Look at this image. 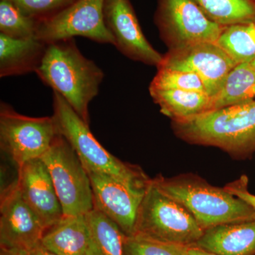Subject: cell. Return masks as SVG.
<instances>
[{
  "mask_svg": "<svg viewBox=\"0 0 255 255\" xmlns=\"http://www.w3.org/2000/svg\"><path fill=\"white\" fill-rule=\"evenodd\" d=\"M90 124L89 106L98 95L105 73L79 49L75 38L49 43L36 73Z\"/></svg>",
  "mask_w": 255,
  "mask_h": 255,
  "instance_id": "1",
  "label": "cell"
},
{
  "mask_svg": "<svg viewBox=\"0 0 255 255\" xmlns=\"http://www.w3.org/2000/svg\"><path fill=\"white\" fill-rule=\"evenodd\" d=\"M172 127L184 141L219 147L233 158L247 159L255 151V100L172 122Z\"/></svg>",
  "mask_w": 255,
  "mask_h": 255,
  "instance_id": "2",
  "label": "cell"
},
{
  "mask_svg": "<svg viewBox=\"0 0 255 255\" xmlns=\"http://www.w3.org/2000/svg\"><path fill=\"white\" fill-rule=\"evenodd\" d=\"M152 181L159 190L184 206L204 231L220 225L255 220L253 207L196 174L158 175Z\"/></svg>",
  "mask_w": 255,
  "mask_h": 255,
  "instance_id": "3",
  "label": "cell"
},
{
  "mask_svg": "<svg viewBox=\"0 0 255 255\" xmlns=\"http://www.w3.org/2000/svg\"><path fill=\"white\" fill-rule=\"evenodd\" d=\"M53 114L57 132L69 142L87 171L108 174L124 182L146 187L150 177L139 166L126 163L108 152L63 97L53 91Z\"/></svg>",
  "mask_w": 255,
  "mask_h": 255,
  "instance_id": "4",
  "label": "cell"
},
{
  "mask_svg": "<svg viewBox=\"0 0 255 255\" xmlns=\"http://www.w3.org/2000/svg\"><path fill=\"white\" fill-rule=\"evenodd\" d=\"M204 233L187 209L159 190L151 179L139 209L133 236L189 246L195 245Z\"/></svg>",
  "mask_w": 255,
  "mask_h": 255,
  "instance_id": "5",
  "label": "cell"
},
{
  "mask_svg": "<svg viewBox=\"0 0 255 255\" xmlns=\"http://www.w3.org/2000/svg\"><path fill=\"white\" fill-rule=\"evenodd\" d=\"M41 159L49 172L64 216H83L94 209L88 172L62 135H57Z\"/></svg>",
  "mask_w": 255,
  "mask_h": 255,
  "instance_id": "6",
  "label": "cell"
},
{
  "mask_svg": "<svg viewBox=\"0 0 255 255\" xmlns=\"http://www.w3.org/2000/svg\"><path fill=\"white\" fill-rule=\"evenodd\" d=\"M58 134L53 117H27L0 103V148L17 167L41 158Z\"/></svg>",
  "mask_w": 255,
  "mask_h": 255,
  "instance_id": "7",
  "label": "cell"
},
{
  "mask_svg": "<svg viewBox=\"0 0 255 255\" xmlns=\"http://www.w3.org/2000/svg\"><path fill=\"white\" fill-rule=\"evenodd\" d=\"M154 20L168 50L217 43L225 28L209 19L194 0H157Z\"/></svg>",
  "mask_w": 255,
  "mask_h": 255,
  "instance_id": "8",
  "label": "cell"
},
{
  "mask_svg": "<svg viewBox=\"0 0 255 255\" xmlns=\"http://www.w3.org/2000/svg\"><path fill=\"white\" fill-rule=\"evenodd\" d=\"M104 3L105 0H77L59 14L39 21L35 38L49 44L81 36L114 46L104 21Z\"/></svg>",
  "mask_w": 255,
  "mask_h": 255,
  "instance_id": "9",
  "label": "cell"
},
{
  "mask_svg": "<svg viewBox=\"0 0 255 255\" xmlns=\"http://www.w3.org/2000/svg\"><path fill=\"white\" fill-rule=\"evenodd\" d=\"M236 65L217 43L201 42L167 50L157 67L196 74L204 82L208 95L213 98Z\"/></svg>",
  "mask_w": 255,
  "mask_h": 255,
  "instance_id": "10",
  "label": "cell"
},
{
  "mask_svg": "<svg viewBox=\"0 0 255 255\" xmlns=\"http://www.w3.org/2000/svg\"><path fill=\"white\" fill-rule=\"evenodd\" d=\"M87 172L91 181L94 209L117 223L127 236H133L137 214L148 186L139 187L108 174Z\"/></svg>",
  "mask_w": 255,
  "mask_h": 255,
  "instance_id": "11",
  "label": "cell"
},
{
  "mask_svg": "<svg viewBox=\"0 0 255 255\" xmlns=\"http://www.w3.org/2000/svg\"><path fill=\"white\" fill-rule=\"evenodd\" d=\"M103 12L114 46L122 54L134 61L158 66L163 55L147 41L130 0H105Z\"/></svg>",
  "mask_w": 255,
  "mask_h": 255,
  "instance_id": "12",
  "label": "cell"
},
{
  "mask_svg": "<svg viewBox=\"0 0 255 255\" xmlns=\"http://www.w3.org/2000/svg\"><path fill=\"white\" fill-rule=\"evenodd\" d=\"M46 230L23 200L15 182L1 191L0 246L29 251L41 244Z\"/></svg>",
  "mask_w": 255,
  "mask_h": 255,
  "instance_id": "13",
  "label": "cell"
},
{
  "mask_svg": "<svg viewBox=\"0 0 255 255\" xmlns=\"http://www.w3.org/2000/svg\"><path fill=\"white\" fill-rule=\"evenodd\" d=\"M16 183L23 200L46 231L63 219V208L41 158L32 159L18 167Z\"/></svg>",
  "mask_w": 255,
  "mask_h": 255,
  "instance_id": "14",
  "label": "cell"
},
{
  "mask_svg": "<svg viewBox=\"0 0 255 255\" xmlns=\"http://www.w3.org/2000/svg\"><path fill=\"white\" fill-rule=\"evenodd\" d=\"M41 243L58 255H102L92 239L85 215L64 216L46 230Z\"/></svg>",
  "mask_w": 255,
  "mask_h": 255,
  "instance_id": "15",
  "label": "cell"
},
{
  "mask_svg": "<svg viewBox=\"0 0 255 255\" xmlns=\"http://www.w3.org/2000/svg\"><path fill=\"white\" fill-rule=\"evenodd\" d=\"M194 246L218 255H255V220L209 228Z\"/></svg>",
  "mask_w": 255,
  "mask_h": 255,
  "instance_id": "16",
  "label": "cell"
},
{
  "mask_svg": "<svg viewBox=\"0 0 255 255\" xmlns=\"http://www.w3.org/2000/svg\"><path fill=\"white\" fill-rule=\"evenodd\" d=\"M47 46L36 38L15 39L0 33V78L36 73Z\"/></svg>",
  "mask_w": 255,
  "mask_h": 255,
  "instance_id": "17",
  "label": "cell"
},
{
  "mask_svg": "<svg viewBox=\"0 0 255 255\" xmlns=\"http://www.w3.org/2000/svg\"><path fill=\"white\" fill-rule=\"evenodd\" d=\"M149 92L161 113L172 122H185L212 110V99L204 92L154 89Z\"/></svg>",
  "mask_w": 255,
  "mask_h": 255,
  "instance_id": "18",
  "label": "cell"
},
{
  "mask_svg": "<svg viewBox=\"0 0 255 255\" xmlns=\"http://www.w3.org/2000/svg\"><path fill=\"white\" fill-rule=\"evenodd\" d=\"M255 98V70L249 63L239 64L228 74L217 95L211 98L212 110L247 103Z\"/></svg>",
  "mask_w": 255,
  "mask_h": 255,
  "instance_id": "19",
  "label": "cell"
},
{
  "mask_svg": "<svg viewBox=\"0 0 255 255\" xmlns=\"http://www.w3.org/2000/svg\"><path fill=\"white\" fill-rule=\"evenodd\" d=\"M209 19L226 27L255 22V0H194Z\"/></svg>",
  "mask_w": 255,
  "mask_h": 255,
  "instance_id": "20",
  "label": "cell"
},
{
  "mask_svg": "<svg viewBox=\"0 0 255 255\" xmlns=\"http://www.w3.org/2000/svg\"><path fill=\"white\" fill-rule=\"evenodd\" d=\"M94 243L102 255H124L125 234L117 223L98 210L85 215Z\"/></svg>",
  "mask_w": 255,
  "mask_h": 255,
  "instance_id": "21",
  "label": "cell"
},
{
  "mask_svg": "<svg viewBox=\"0 0 255 255\" xmlns=\"http://www.w3.org/2000/svg\"><path fill=\"white\" fill-rule=\"evenodd\" d=\"M216 43L236 65L251 63L255 58V22L226 26Z\"/></svg>",
  "mask_w": 255,
  "mask_h": 255,
  "instance_id": "22",
  "label": "cell"
},
{
  "mask_svg": "<svg viewBox=\"0 0 255 255\" xmlns=\"http://www.w3.org/2000/svg\"><path fill=\"white\" fill-rule=\"evenodd\" d=\"M38 23L9 0H0V33L15 39L35 38Z\"/></svg>",
  "mask_w": 255,
  "mask_h": 255,
  "instance_id": "23",
  "label": "cell"
},
{
  "mask_svg": "<svg viewBox=\"0 0 255 255\" xmlns=\"http://www.w3.org/2000/svg\"><path fill=\"white\" fill-rule=\"evenodd\" d=\"M157 73L150 82L149 89L182 90L207 94L204 82L196 74L164 67H157Z\"/></svg>",
  "mask_w": 255,
  "mask_h": 255,
  "instance_id": "24",
  "label": "cell"
},
{
  "mask_svg": "<svg viewBox=\"0 0 255 255\" xmlns=\"http://www.w3.org/2000/svg\"><path fill=\"white\" fill-rule=\"evenodd\" d=\"M24 14L38 21L59 14L77 0H9Z\"/></svg>",
  "mask_w": 255,
  "mask_h": 255,
  "instance_id": "25",
  "label": "cell"
},
{
  "mask_svg": "<svg viewBox=\"0 0 255 255\" xmlns=\"http://www.w3.org/2000/svg\"><path fill=\"white\" fill-rule=\"evenodd\" d=\"M124 255H180L167 243L140 237L126 236Z\"/></svg>",
  "mask_w": 255,
  "mask_h": 255,
  "instance_id": "26",
  "label": "cell"
},
{
  "mask_svg": "<svg viewBox=\"0 0 255 255\" xmlns=\"http://www.w3.org/2000/svg\"><path fill=\"white\" fill-rule=\"evenodd\" d=\"M248 184H249L248 177L246 175H242L236 180L228 183L223 188L228 192L237 196L255 209V195L249 191Z\"/></svg>",
  "mask_w": 255,
  "mask_h": 255,
  "instance_id": "27",
  "label": "cell"
},
{
  "mask_svg": "<svg viewBox=\"0 0 255 255\" xmlns=\"http://www.w3.org/2000/svg\"><path fill=\"white\" fill-rule=\"evenodd\" d=\"M167 244L172 247L180 255H218L205 251L194 245L185 246V245L170 244V243H167Z\"/></svg>",
  "mask_w": 255,
  "mask_h": 255,
  "instance_id": "28",
  "label": "cell"
},
{
  "mask_svg": "<svg viewBox=\"0 0 255 255\" xmlns=\"http://www.w3.org/2000/svg\"><path fill=\"white\" fill-rule=\"evenodd\" d=\"M27 255H58L53 253V252L50 251L49 250L46 249L44 246L41 244L38 245L34 248L31 250V251H28Z\"/></svg>",
  "mask_w": 255,
  "mask_h": 255,
  "instance_id": "29",
  "label": "cell"
},
{
  "mask_svg": "<svg viewBox=\"0 0 255 255\" xmlns=\"http://www.w3.org/2000/svg\"><path fill=\"white\" fill-rule=\"evenodd\" d=\"M28 251L17 249L1 248L0 249V255H27Z\"/></svg>",
  "mask_w": 255,
  "mask_h": 255,
  "instance_id": "30",
  "label": "cell"
},
{
  "mask_svg": "<svg viewBox=\"0 0 255 255\" xmlns=\"http://www.w3.org/2000/svg\"><path fill=\"white\" fill-rule=\"evenodd\" d=\"M250 63V65H251V68H253V69H254V70H255V58H254V59L252 60L251 63Z\"/></svg>",
  "mask_w": 255,
  "mask_h": 255,
  "instance_id": "31",
  "label": "cell"
}]
</instances>
